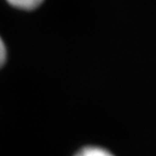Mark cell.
I'll use <instances>...</instances> for the list:
<instances>
[{
    "mask_svg": "<svg viewBox=\"0 0 156 156\" xmlns=\"http://www.w3.org/2000/svg\"><path fill=\"white\" fill-rule=\"evenodd\" d=\"M74 156H115L110 150L98 145H87L79 149Z\"/></svg>",
    "mask_w": 156,
    "mask_h": 156,
    "instance_id": "cell-1",
    "label": "cell"
},
{
    "mask_svg": "<svg viewBox=\"0 0 156 156\" xmlns=\"http://www.w3.org/2000/svg\"><path fill=\"white\" fill-rule=\"evenodd\" d=\"M13 7L22 10H34L44 2V0H7Z\"/></svg>",
    "mask_w": 156,
    "mask_h": 156,
    "instance_id": "cell-2",
    "label": "cell"
},
{
    "mask_svg": "<svg viewBox=\"0 0 156 156\" xmlns=\"http://www.w3.org/2000/svg\"><path fill=\"white\" fill-rule=\"evenodd\" d=\"M5 58H7V50H5V47L2 41V39L0 38V67L5 64Z\"/></svg>",
    "mask_w": 156,
    "mask_h": 156,
    "instance_id": "cell-3",
    "label": "cell"
}]
</instances>
